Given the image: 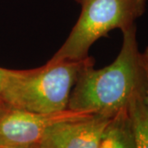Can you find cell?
I'll return each instance as SVG.
<instances>
[{"label":"cell","instance_id":"6da1fadb","mask_svg":"<svg viewBox=\"0 0 148 148\" xmlns=\"http://www.w3.org/2000/svg\"><path fill=\"white\" fill-rule=\"evenodd\" d=\"M122 32L121 49L112 64L95 69L92 61L81 70L68 109L113 118L127 109L132 97L145 90L136 25Z\"/></svg>","mask_w":148,"mask_h":148},{"label":"cell","instance_id":"7a4b0ae2","mask_svg":"<svg viewBox=\"0 0 148 148\" xmlns=\"http://www.w3.org/2000/svg\"><path fill=\"white\" fill-rule=\"evenodd\" d=\"M90 57L77 61L45 64L29 70H16L1 93L8 106L20 110L51 114L68 109L69 97L81 70Z\"/></svg>","mask_w":148,"mask_h":148},{"label":"cell","instance_id":"3957f363","mask_svg":"<svg viewBox=\"0 0 148 148\" xmlns=\"http://www.w3.org/2000/svg\"><path fill=\"white\" fill-rule=\"evenodd\" d=\"M82 6L79 18L64 45L46 64L82 60L90 46L114 29L135 25L146 11L147 0H76Z\"/></svg>","mask_w":148,"mask_h":148},{"label":"cell","instance_id":"277c9868","mask_svg":"<svg viewBox=\"0 0 148 148\" xmlns=\"http://www.w3.org/2000/svg\"><path fill=\"white\" fill-rule=\"evenodd\" d=\"M94 115L66 109L51 114H40L12 108L0 110V145L9 148H27L36 145L50 127L58 123L77 120Z\"/></svg>","mask_w":148,"mask_h":148},{"label":"cell","instance_id":"5b68a950","mask_svg":"<svg viewBox=\"0 0 148 148\" xmlns=\"http://www.w3.org/2000/svg\"><path fill=\"white\" fill-rule=\"evenodd\" d=\"M112 118L92 115L53 125L36 144L40 148H99Z\"/></svg>","mask_w":148,"mask_h":148},{"label":"cell","instance_id":"8992f818","mask_svg":"<svg viewBox=\"0 0 148 148\" xmlns=\"http://www.w3.org/2000/svg\"><path fill=\"white\" fill-rule=\"evenodd\" d=\"M99 148H136L127 109L111 119L102 134Z\"/></svg>","mask_w":148,"mask_h":148},{"label":"cell","instance_id":"52a82bcc","mask_svg":"<svg viewBox=\"0 0 148 148\" xmlns=\"http://www.w3.org/2000/svg\"><path fill=\"white\" fill-rule=\"evenodd\" d=\"M144 93L145 90L134 95L127 108L136 148H148V110Z\"/></svg>","mask_w":148,"mask_h":148},{"label":"cell","instance_id":"ba28073f","mask_svg":"<svg viewBox=\"0 0 148 148\" xmlns=\"http://www.w3.org/2000/svg\"><path fill=\"white\" fill-rule=\"evenodd\" d=\"M140 63H141V67L143 69L144 80H145L144 101L148 110V46L140 54Z\"/></svg>","mask_w":148,"mask_h":148},{"label":"cell","instance_id":"9c48e42d","mask_svg":"<svg viewBox=\"0 0 148 148\" xmlns=\"http://www.w3.org/2000/svg\"><path fill=\"white\" fill-rule=\"evenodd\" d=\"M16 70L7 69L0 67V95L10 82L11 78L16 73Z\"/></svg>","mask_w":148,"mask_h":148},{"label":"cell","instance_id":"30bf717a","mask_svg":"<svg viewBox=\"0 0 148 148\" xmlns=\"http://www.w3.org/2000/svg\"><path fill=\"white\" fill-rule=\"evenodd\" d=\"M6 104L3 102V99H2V97L0 96V110L3 107V106H5Z\"/></svg>","mask_w":148,"mask_h":148},{"label":"cell","instance_id":"8fae6325","mask_svg":"<svg viewBox=\"0 0 148 148\" xmlns=\"http://www.w3.org/2000/svg\"><path fill=\"white\" fill-rule=\"evenodd\" d=\"M27 148H40L38 145H33V146H31V147H28Z\"/></svg>","mask_w":148,"mask_h":148},{"label":"cell","instance_id":"7c38bea8","mask_svg":"<svg viewBox=\"0 0 148 148\" xmlns=\"http://www.w3.org/2000/svg\"><path fill=\"white\" fill-rule=\"evenodd\" d=\"M0 148H9V147H3V146L0 145Z\"/></svg>","mask_w":148,"mask_h":148}]
</instances>
